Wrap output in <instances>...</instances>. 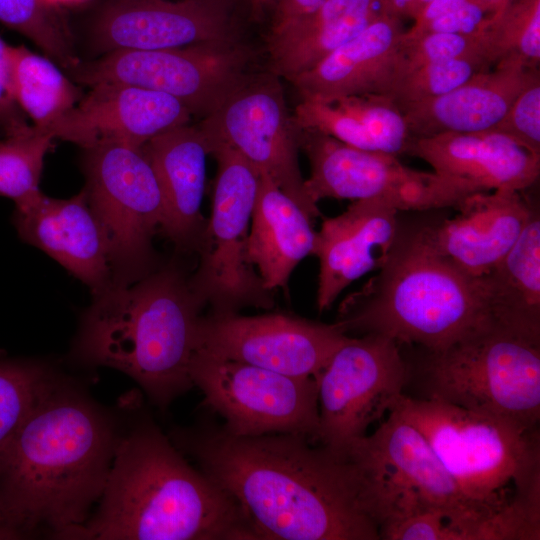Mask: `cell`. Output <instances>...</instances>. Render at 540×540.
I'll return each instance as SVG.
<instances>
[{"label":"cell","instance_id":"5","mask_svg":"<svg viewBox=\"0 0 540 540\" xmlns=\"http://www.w3.org/2000/svg\"><path fill=\"white\" fill-rule=\"evenodd\" d=\"M392 410L423 434L461 491L503 521L515 540L540 538L538 429L406 394Z\"/></svg>","mask_w":540,"mask_h":540},{"label":"cell","instance_id":"30","mask_svg":"<svg viewBox=\"0 0 540 540\" xmlns=\"http://www.w3.org/2000/svg\"><path fill=\"white\" fill-rule=\"evenodd\" d=\"M12 81L15 100L38 129L45 130L76 106L80 86L56 63L25 46H11Z\"/></svg>","mask_w":540,"mask_h":540},{"label":"cell","instance_id":"19","mask_svg":"<svg viewBox=\"0 0 540 540\" xmlns=\"http://www.w3.org/2000/svg\"><path fill=\"white\" fill-rule=\"evenodd\" d=\"M534 207L521 191L475 192L458 204L455 216L417 232L450 265L471 278H480L512 248Z\"/></svg>","mask_w":540,"mask_h":540},{"label":"cell","instance_id":"23","mask_svg":"<svg viewBox=\"0 0 540 540\" xmlns=\"http://www.w3.org/2000/svg\"><path fill=\"white\" fill-rule=\"evenodd\" d=\"M403 36L396 19L379 15L316 66L290 82L300 99L331 101L369 94L390 97L399 77Z\"/></svg>","mask_w":540,"mask_h":540},{"label":"cell","instance_id":"14","mask_svg":"<svg viewBox=\"0 0 540 540\" xmlns=\"http://www.w3.org/2000/svg\"><path fill=\"white\" fill-rule=\"evenodd\" d=\"M299 147L310 164L304 186L318 203L324 198L381 200L398 211L456 208L469 194L435 172L402 164L398 157L347 145L329 135L298 127Z\"/></svg>","mask_w":540,"mask_h":540},{"label":"cell","instance_id":"39","mask_svg":"<svg viewBox=\"0 0 540 540\" xmlns=\"http://www.w3.org/2000/svg\"><path fill=\"white\" fill-rule=\"evenodd\" d=\"M487 9L479 0H470L445 15H442L414 32L404 34L415 38L427 33L471 34L483 30L490 20L484 18Z\"/></svg>","mask_w":540,"mask_h":540},{"label":"cell","instance_id":"33","mask_svg":"<svg viewBox=\"0 0 540 540\" xmlns=\"http://www.w3.org/2000/svg\"><path fill=\"white\" fill-rule=\"evenodd\" d=\"M54 141L52 135L33 125L0 141V196L17 204L40 192L45 157Z\"/></svg>","mask_w":540,"mask_h":540},{"label":"cell","instance_id":"20","mask_svg":"<svg viewBox=\"0 0 540 540\" xmlns=\"http://www.w3.org/2000/svg\"><path fill=\"white\" fill-rule=\"evenodd\" d=\"M12 221L24 242L57 261L93 296L113 285L106 237L84 189L68 199L40 191L15 204Z\"/></svg>","mask_w":540,"mask_h":540},{"label":"cell","instance_id":"16","mask_svg":"<svg viewBox=\"0 0 540 540\" xmlns=\"http://www.w3.org/2000/svg\"><path fill=\"white\" fill-rule=\"evenodd\" d=\"M350 336L325 324L287 314L201 316L195 349L293 377L317 379Z\"/></svg>","mask_w":540,"mask_h":540},{"label":"cell","instance_id":"37","mask_svg":"<svg viewBox=\"0 0 540 540\" xmlns=\"http://www.w3.org/2000/svg\"><path fill=\"white\" fill-rule=\"evenodd\" d=\"M491 131L506 135L540 157V74L521 91Z\"/></svg>","mask_w":540,"mask_h":540},{"label":"cell","instance_id":"21","mask_svg":"<svg viewBox=\"0 0 540 540\" xmlns=\"http://www.w3.org/2000/svg\"><path fill=\"white\" fill-rule=\"evenodd\" d=\"M398 210L376 199L357 200L323 218L313 254L319 260L317 308L329 309L339 294L387 260L400 230Z\"/></svg>","mask_w":540,"mask_h":540},{"label":"cell","instance_id":"44","mask_svg":"<svg viewBox=\"0 0 540 540\" xmlns=\"http://www.w3.org/2000/svg\"><path fill=\"white\" fill-rule=\"evenodd\" d=\"M387 7L395 12H409L414 0H384Z\"/></svg>","mask_w":540,"mask_h":540},{"label":"cell","instance_id":"27","mask_svg":"<svg viewBox=\"0 0 540 540\" xmlns=\"http://www.w3.org/2000/svg\"><path fill=\"white\" fill-rule=\"evenodd\" d=\"M376 0H324L312 11L271 25L266 40L273 74L288 81L312 69L380 14Z\"/></svg>","mask_w":540,"mask_h":540},{"label":"cell","instance_id":"3","mask_svg":"<svg viewBox=\"0 0 540 540\" xmlns=\"http://www.w3.org/2000/svg\"><path fill=\"white\" fill-rule=\"evenodd\" d=\"M94 515L76 540H258L236 501L152 423L119 435Z\"/></svg>","mask_w":540,"mask_h":540},{"label":"cell","instance_id":"42","mask_svg":"<svg viewBox=\"0 0 540 540\" xmlns=\"http://www.w3.org/2000/svg\"><path fill=\"white\" fill-rule=\"evenodd\" d=\"M250 6L251 13L253 17H260L264 14L267 9L272 8L274 10L275 6L280 0H246Z\"/></svg>","mask_w":540,"mask_h":540},{"label":"cell","instance_id":"38","mask_svg":"<svg viewBox=\"0 0 540 540\" xmlns=\"http://www.w3.org/2000/svg\"><path fill=\"white\" fill-rule=\"evenodd\" d=\"M31 125L14 97L11 45L0 37V130L6 137L24 132Z\"/></svg>","mask_w":540,"mask_h":540},{"label":"cell","instance_id":"7","mask_svg":"<svg viewBox=\"0 0 540 540\" xmlns=\"http://www.w3.org/2000/svg\"><path fill=\"white\" fill-rule=\"evenodd\" d=\"M429 352V351H428ZM424 399L499 417L536 430L540 419V339L491 323L428 353Z\"/></svg>","mask_w":540,"mask_h":540},{"label":"cell","instance_id":"40","mask_svg":"<svg viewBox=\"0 0 540 540\" xmlns=\"http://www.w3.org/2000/svg\"><path fill=\"white\" fill-rule=\"evenodd\" d=\"M324 0H280L274 8L272 25L304 15L316 7Z\"/></svg>","mask_w":540,"mask_h":540},{"label":"cell","instance_id":"18","mask_svg":"<svg viewBox=\"0 0 540 540\" xmlns=\"http://www.w3.org/2000/svg\"><path fill=\"white\" fill-rule=\"evenodd\" d=\"M44 131L83 150L106 144L142 147L152 138L190 124L192 113L166 93L121 83H99ZM42 130V129H41Z\"/></svg>","mask_w":540,"mask_h":540},{"label":"cell","instance_id":"36","mask_svg":"<svg viewBox=\"0 0 540 540\" xmlns=\"http://www.w3.org/2000/svg\"><path fill=\"white\" fill-rule=\"evenodd\" d=\"M485 28L471 34L427 33L410 39L403 36L398 81L418 67L445 59L483 56L490 63Z\"/></svg>","mask_w":540,"mask_h":540},{"label":"cell","instance_id":"43","mask_svg":"<svg viewBox=\"0 0 540 540\" xmlns=\"http://www.w3.org/2000/svg\"><path fill=\"white\" fill-rule=\"evenodd\" d=\"M25 539L24 536L0 515V540Z\"/></svg>","mask_w":540,"mask_h":540},{"label":"cell","instance_id":"41","mask_svg":"<svg viewBox=\"0 0 540 540\" xmlns=\"http://www.w3.org/2000/svg\"><path fill=\"white\" fill-rule=\"evenodd\" d=\"M470 0H432L419 14L416 26L409 32H414L422 28L430 21L456 10Z\"/></svg>","mask_w":540,"mask_h":540},{"label":"cell","instance_id":"45","mask_svg":"<svg viewBox=\"0 0 540 540\" xmlns=\"http://www.w3.org/2000/svg\"><path fill=\"white\" fill-rule=\"evenodd\" d=\"M481 4L486 8H496L499 9L503 7L507 0H479Z\"/></svg>","mask_w":540,"mask_h":540},{"label":"cell","instance_id":"10","mask_svg":"<svg viewBox=\"0 0 540 540\" xmlns=\"http://www.w3.org/2000/svg\"><path fill=\"white\" fill-rule=\"evenodd\" d=\"M88 203L108 246L113 285L152 272L153 237L165 220L162 191L142 147L106 144L84 149Z\"/></svg>","mask_w":540,"mask_h":540},{"label":"cell","instance_id":"34","mask_svg":"<svg viewBox=\"0 0 540 540\" xmlns=\"http://www.w3.org/2000/svg\"><path fill=\"white\" fill-rule=\"evenodd\" d=\"M55 377L43 362L0 358V450Z\"/></svg>","mask_w":540,"mask_h":540},{"label":"cell","instance_id":"15","mask_svg":"<svg viewBox=\"0 0 540 540\" xmlns=\"http://www.w3.org/2000/svg\"><path fill=\"white\" fill-rule=\"evenodd\" d=\"M198 126L209 139L228 145L259 173L267 174L313 218L320 215L305 191L298 162V128L279 76L270 71L252 73Z\"/></svg>","mask_w":540,"mask_h":540},{"label":"cell","instance_id":"22","mask_svg":"<svg viewBox=\"0 0 540 540\" xmlns=\"http://www.w3.org/2000/svg\"><path fill=\"white\" fill-rule=\"evenodd\" d=\"M407 154L426 161L436 174L470 193L522 192L540 175V157L491 130L414 138Z\"/></svg>","mask_w":540,"mask_h":540},{"label":"cell","instance_id":"46","mask_svg":"<svg viewBox=\"0 0 540 540\" xmlns=\"http://www.w3.org/2000/svg\"><path fill=\"white\" fill-rule=\"evenodd\" d=\"M432 0H414L410 13L420 14L423 8L429 4Z\"/></svg>","mask_w":540,"mask_h":540},{"label":"cell","instance_id":"24","mask_svg":"<svg viewBox=\"0 0 540 540\" xmlns=\"http://www.w3.org/2000/svg\"><path fill=\"white\" fill-rule=\"evenodd\" d=\"M539 74L538 68L500 63L494 70L478 73L448 93L397 106L413 139L489 131Z\"/></svg>","mask_w":540,"mask_h":540},{"label":"cell","instance_id":"26","mask_svg":"<svg viewBox=\"0 0 540 540\" xmlns=\"http://www.w3.org/2000/svg\"><path fill=\"white\" fill-rule=\"evenodd\" d=\"M315 218L260 173L247 256L269 291L286 289L293 270L313 254Z\"/></svg>","mask_w":540,"mask_h":540},{"label":"cell","instance_id":"31","mask_svg":"<svg viewBox=\"0 0 540 540\" xmlns=\"http://www.w3.org/2000/svg\"><path fill=\"white\" fill-rule=\"evenodd\" d=\"M0 22L69 72L81 62L66 19L53 0H0Z\"/></svg>","mask_w":540,"mask_h":540},{"label":"cell","instance_id":"12","mask_svg":"<svg viewBox=\"0 0 540 540\" xmlns=\"http://www.w3.org/2000/svg\"><path fill=\"white\" fill-rule=\"evenodd\" d=\"M190 378L238 436L296 434L318 442V382L195 349Z\"/></svg>","mask_w":540,"mask_h":540},{"label":"cell","instance_id":"35","mask_svg":"<svg viewBox=\"0 0 540 540\" xmlns=\"http://www.w3.org/2000/svg\"><path fill=\"white\" fill-rule=\"evenodd\" d=\"M483 56H466L425 64L404 75L390 98L397 104L419 102L448 93L474 75L490 70Z\"/></svg>","mask_w":540,"mask_h":540},{"label":"cell","instance_id":"1","mask_svg":"<svg viewBox=\"0 0 540 540\" xmlns=\"http://www.w3.org/2000/svg\"><path fill=\"white\" fill-rule=\"evenodd\" d=\"M176 442L239 505L258 540H379L381 491L349 455L296 434L238 436L223 427Z\"/></svg>","mask_w":540,"mask_h":540},{"label":"cell","instance_id":"11","mask_svg":"<svg viewBox=\"0 0 540 540\" xmlns=\"http://www.w3.org/2000/svg\"><path fill=\"white\" fill-rule=\"evenodd\" d=\"M252 51L241 42L159 50H117L70 71L80 85L121 83L160 91L203 119L251 74Z\"/></svg>","mask_w":540,"mask_h":540},{"label":"cell","instance_id":"9","mask_svg":"<svg viewBox=\"0 0 540 540\" xmlns=\"http://www.w3.org/2000/svg\"><path fill=\"white\" fill-rule=\"evenodd\" d=\"M206 138L217 173L210 217L197 245L200 261L189 285L205 305H211L212 312L270 309L272 291L264 287L247 256L260 173L228 145Z\"/></svg>","mask_w":540,"mask_h":540},{"label":"cell","instance_id":"32","mask_svg":"<svg viewBox=\"0 0 540 540\" xmlns=\"http://www.w3.org/2000/svg\"><path fill=\"white\" fill-rule=\"evenodd\" d=\"M487 57L492 66L518 63L538 68L540 62V0H523L498 13L485 28Z\"/></svg>","mask_w":540,"mask_h":540},{"label":"cell","instance_id":"28","mask_svg":"<svg viewBox=\"0 0 540 540\" xmlns=\"http://www.w3.org/2000/svg\"><path fill=\"white\" fill-rule=\"evenodd\" d=\"M292 117L299 128L396 157L407 154L413 141L402 111L385 95L346 96L331 101L302 98Z\"/></svg>","mask_w":540,"mask_h":540},{"label":"cell","instance_id":"4","mask_svg":"<svg viewBox=\"0 0 540 540\" xmlns=\"http://www.w3.org/2000/svg\"><path fill=\"white\" fill-rule=\"evenodd\" d=\"M205 304L173 265L93 296L74 344L76 359L119 370L160 408L193 387L190 363Z\"/></svg>","mask_w":540,"mask_h":540},{"label":"cell","instance_id":"6","mask_svg":"<svg viewBox=\"0 0 540 540\" xmlns=\"http://www.w3.org/2000/svg\"><path fill=\"white\" fill-rule=\"evenodd\" d=\"M378 270L341 305L336 323L346 334H379L432 352L496 323L478 279L437 255L416 230L399 233Z\"/></svg>","mask_w":540,"mask_h":540},{"label":"cell","instance_id":"17","mask_svg":"<svg viewBox=\"0 0 540 540\" xmlns=\"http://www.w3.org/2000/svg\"><path fill=\"white\" fill-rule=\"evenodd\" d=\"M241 42L234 0H111L97 15L99 53Z\"/></svg>","mask_w":540,"mask_h":540},{"label":"cell","instance_id":"13","mask_svg":"<svg viewBox=\"0 0 540 540\" xmlns=\"http://www.w3.org/2000/svg\"><path fill=\"white\" fill-rule=\"evenodd\" d=\"M400 345L379 334L349 337L317 378L318 442L346 455L396 405L410 378Z\"/></svg>","mask_w":540,"mask_h":540},{"label":"cell","instance_id":"47","mask_svg":"<svg viewBox=\"0 0 540 540\" xmlns=\"http://www.w3.org/2000/svg\"><path fill=\"white\" fill-rule=\"evenodd\" d=\"M53 1L56 2V3L58 4L59 2H63V1H72V0H53Z\"/></svg>","mask_w":540,"mask_h":540},{"label":"cell","instance_id":"29","mask_svg":"<svg viewBox=\"0 0 540 540\" xmlns=\"http://www.w3.org/2000/svg\"><path fill=\"white\" fill-rule=\"evenodd\" d=\"M493 320L540 339V215L534 207L512 248L477 278Z\"/></svg>","mask_w":540,"mask_h":540},{"label":"cell","instance_id":"8","mask_svg":"<svg viewBox=\"0 0 540 540\" xmlns=\"http://www.w3.org/2000/svg\"><path fill=\"white\" fill-rule=\"evenodd\" d=\"M388 414L374 433L347 450L384 494L389 509L385 524L437 511L447 522L448 540H513L503 521L461 491L423 434L396 410Z\"/></svg>","mask_w":540,"mask_h":540},{"label":"cell","instance_id":"25","mask_svg":"<svg viewBox=\"0 0 540 540\" xmlns=\"http://www.w3.org/2000/svg\"><path fill=\"white\" fill-rule=\"evenodd\" d=\"M165 206L161 232L178 248L198 245L204 229L201 205L206 184L208 140L198 125L168 130L143 145Z\"/></svg>","mask_w":540,"mask_h":540},{"label":"cell","instance_id":"2","mask_svg":"<svg viewBox=\"0 0 540 540\" xmlns=\"http://www.w3.org/2000/svg\"><path fill=\"white\" fill-rule=\"evenodd\" d=\"M119 434L92 400L56 377L0 450V515L24 538L60 539L104 490Z\"/></svg>","mask_w":540,"mask_h":540}]
</instances>
